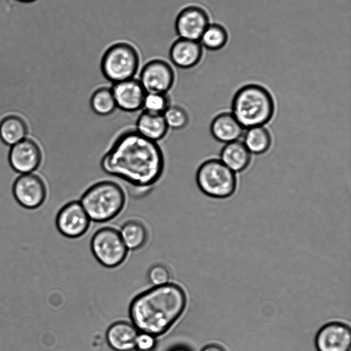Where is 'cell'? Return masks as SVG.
<instances>
[{"instance_id":"6da1fadb","label":"cell","mask_w":351,"mask_h":351,"mask_svg":"<svg viewBox=\"0 0 351 351\" xmlns=\"http://www.w3.org/2000/svg\"><path fill=\"white\" fill-rule=\"evenodd\" d=\"M100 167L106 174L134 187L149 188L161 178L165 158L157 142L130 130L117 137L102 156Z\"/></svg>"},{"instance_id":"7a4b0ae2","label":"cell","mask_w":351,"mask_h":351,"mask_svg":"<svg viewBox=\"0 0 351 351\" xmlns=\"http://www.w3.org/2000/svg\"><path fill=\"white\" fill-rule=\"evenodd\" d=\"M186 305V296L178 285L167 283L147 290L132 301L129 315L139 332L156 337L166 332L178 319Z\"/></svg>"},{"instance_id":"3957f363","label":"cell","mask_w":351,"mask_h":351,"mask_svg":"<svg viewBox=\"0 0 351 351\" xmlns=\"http://www.w3.org/2000/svg\"><path fill=\"white\" fill-rule=\"evenodd\" d=\"M232 114L243 128L263 126L272 119L275 102L264 86L249 84L241 87L232 101Z\"/></svg>"},{"instance_id":"277c9868","label":"cell","mask_w":351,"mask_h":351,"mask_svg":"<svg viewBox=\"0 0 351 351\" xmlns=\"http://www.w3.org/2000/svg\"><path fill=\"white\" fill-rule=\"evenodd\" d=\"M79 201L90 221L102 223L121 212L125 204V193L118 183L102 180L88 187Z\"/></svg>"},{"instance_id":"5b68a950","label":"cell","mask_w":351,"mask_h":351,"mask_svg":"<svg viewBox=\"0 0 351 351\" xmlns=\"http://www.w3.org/2000/svg\"><path fill=\"white\" fill-rule=\"evenodd\" d=\"M140 65L136 49L126 42H117L104 52L100 69L103 76L112 84L132 79Z\"/></svg>"},{"instance_id":"8992f818","label":"cell","mask_w":351,"mask_h":351,"mask_svg":"<svg viewBox=\"0 0 351 351\" xmlns=\"http://www.w3.org/2000/svg\"><path fill=\"white\" fill-rule=\"evenodd\" d=\"M195 179L199 190L213 198H228L234 193L237 186L235 173L220 159L203 162L197 170Z\"/></svg>"},{"instance_id":"52a82bcc","label":"cell","mask_w":351,"mask_h":351,"mask_svg":"<svg viewBox=\"0 0 351 351\" xmlns=\"http://www.w3.org/2000/svg\"><path fill=\"white\" fill-rule=\"evenodd\" d=\"M90 249L96 260L108 268L120 265L125 261L128 250L119 231L109 227L101 228L94 234Z\"/></svg>"},{"instance_id":"ba28073f","label":"cell","mask_w":351,"mask_h":351,"mask_svg":"<svg viewBox=\"0 0 351 351\" xmlns=\"http://www.w3.org/2000/svg\"><path fill=\"white\" fill-rule=\"evenodd\" d=\"M138 80L146 93H167L173 86L175 73L166 60L154 59L143 65Z\"/></svg>"},{"instance_id":"9c48e42d","label":"cell","mask_w":351,"mask_h":351,"mask_svg":"<svg viewBox=\"0 0 351 351\" xmlns=\"http://www.w3.org/2000/svg\"><path fill=\"white\" fill-rule=\"evenodd\" d=\"M12 191L16 202L27 210L38 208L47 197L45 184L34 173L20 174L13 184Z\"/></svg>"},{"instance_id":"30bf717a","label":"cell","mask_w":351,"mask_h":351,"mask_svg":"<svg viewBox=\"0 0 351 351\" xmlns=\"http://www.w3.org/2000/svg\"><path fill=\"white\" fill-rule=\"evenodd\" d=\"M56 226L64 237L75 239L88 230L90 219L80 201L72 200L64 204L57 212Z\"/></svg>"},{"instance_id":"8fae6325","label":"cell","mask_w":351,"mask_h":351,"mask_svg":"<svg viewBox=\"0 0 351 351\" xmlns=\"http://www.w3.org/2000/svg\"><path fill=\"white\" fill-rule=\"evenodd\" d=\"M208 25V15L202 8L189 5L177 14L174 28L178 38L199 41Z\"/></svg>"},{"instance_id":"7c38bea8","label":"cell","mask_w":351,"mask_h":351,"mask_svg":"<svg viewBox=\"0 0 351 351\" xmlns=\"http://www.w3.org/2000/svg\"><path fill=\"white\" fill-rule=\"evenodd\" d=\"M41 160L39 146L29 138L26 137L10 148L9 163L19 174L34 173L39 167Z\"/></svg>"},{"instance_id":"4fadbf2b","label":"cell","mask_w":351,"mask_h":351,"mask_svg":"<svg viewBox=\"0 0 351 351\" xmlns=\"http://www.w3.org/2000/svg\"><path fill=\"white\" fill-rule=\"evenodd\" d=\"M351 330L341 322H330L318 331L315 337L317 351H350Z\"/></svg>"},{"instance_id":"5bb4252c","label":"cell","mask_w":351,"mask_h":351,"mask_svg":"<svg viewBox=\"0 0 351 351\" xmlns=\"http://www.w3.org/2000/svg\"><path fill=\"white\" fill-rule=\"evenodd\" d=\"M111 90L117 108L127 112L143 109L146 92L138 80L132 78L114 83Z\"/></svg>"},{"instance_id":"9a60e30c","label":"cell","mask_w":351,"mask_h":351,"mask_svg":"<svg viewBox=\"0 0 351 351\" xmlns=\"http://www.w3.org/2000/svg\"><path fill=\"white\" fill-rule=\"evenodd\" d=\"M202 53V45L199 41L178 38L170 47L169 59L176 67L189 69L199 62Z\"/></svg>"},{"instance_id":"2e32d148","label":"cell","mask_w":351,"mask_h":351,"mask_svg":"<svg viewBox=\"0 0 351 351\" xmlns=\"http://www.w3.org/2000/svg\"><path fill=\"white\" fill-rule=\"evenodd\" d=\"M138 332L132 323L117 322L108 328L106 341L114 351H132Z\"/></svg>"},{"instance_id":"e0dca14e","label":"cell","mask_w":351,"mask_h":351,"mask_svg":"<svg viewBox=\"0 0 351 351\" xmlns=\"http://www.w3.org/2000/svg\"><path fill=\"white\" fill-rule=\"evenodd\" d=\"M243 129L233 114L228 112L215 116L210 126L213 137L224 143L238 141L243 134Z\"/></svg>"},{"instance_id":"ac0fdd59","label":"cell","mask_w":351,"mask_h":351,"mask_svg":"<svg viewBox=\"0 0 351 351\" xmlns=\"http://www.w3.org/2000/svg\"><path fill=\"white\" fill-rule=\"evenodd\" d=\"M168 130L162 114L143 110L136 121L135 130L143 137L154 142L162 140Z\"/></svg>"},{"instance_id":"d6986e66","label":"cell","mask_w":351,"mask_h":351,"mask_svg":"<svg viewBox=\"0 0 351 351\" xmlns=\"http://www.w3.org/2000/svg\"><path fill=\"white\" fill-rule=\"evenodd\" d=\"M219 156L220 160L234 173L245 170L252 160L251 153L239 141L226 143Z\"/></svg>"},{"instance_id":"ffe728a7","label":"cell","mask_w":351,"mask_h":351,"mask_svg":"<svg viewBox=\"0 0 351 351\" xmlns=\"http://www.w3.org/2000/svg\"><path fill=\"white\" fill-rule=\"evenodd\" d=\"M27 134V125L23 119L17 115H8L0 122V139L9 147L25 138Z\"/></svg>"},{"instance_id":"44dd1931","label":"cell","mask_w":351,"mask_h":351,"mask_svg":"<svg viewBox=\"0 0 351 351\" xmlns=\"http://www.w3.org/2000/svg\"><path fill=\"white\" fill-rule=\"evenodd\" d=\"M271 142L269 131L264 126H257L247 130L243 143L251 154L261 155L269 149Z\"/></svg>"},{"instance_id":"7402d4cb","label":"cell","mask_w":351,"mask_h":351,"mask_svg":"<svg viewBox=\"0 0 351 351\" xmlns=\"http://www.w3.org/2000/svg\"><path fill=\"white\" fill-rule=\"evenodd\" d=\"M119 232L128 250H136L141 248L147 239L145 227L142 223L135 220L125 223Z\"/></svg>"},{"instance_id":"603a6c76","label":"cell","mask_w":351,"mask_h":351,"mask_svg":"<svg viewBox=\"0 0 351 351\" xmlns=\"http://www.w3.org/2000/svg\"><path fill=\"white\" fill-rule=\"evenodd\" d=\"M90 106L97 115L108 116L117 108L111 88L100 87L96 89L90 98Z\"/></svg>"},{"instance_id":"cb8c5ba5","label":"cell","mask_w":351,"mask_h":351,"mask_svg":"<svg viewBox=\"0 0 351 351\" xmlns=\"http://www.w3.org/2000/svg\"><path fill=\"white\" fill-rule=\"evenodd\" d=\"M228 40L226 29L219 24H209L202 34L199 43L206 49L216 51L225 46Z\"/></svg>"},{"instance_id":"d4e9b609","label":"cell","mask_w":351,"mask_h":351,"mask_svg":"<svg viewBox=\"0 0 351 351\" xmlns=\"http://www.w3.org/2000/svg\"><path fill=\"white\" fill-rule=\"evenodd\" d=\"M162 115L168 128L173 130L184 129L189 122L186 110L178 105H171Z\"/></svg>"},{"instance_id":"484cf974","label":"cell","mask_w":351,"mask_h":351,"mask_svg":"<svg viewBox=\"0 0 351 351\" xmlns=\"http://www.w3.org/2000/svg\"><path fill=\"white\" fill-rule=\"evenodd\" d=\"M170 106L167 93H146L143 109L151 113L163 114Z\"/></svg>"},{"instance_id":"4316f807","label":"cell","mask_w":351,"mask_h":351,"mask_svg":"<svg viewBox=\"0 0 351 351\" xmlns=\"http://www.w3.org/2000/svg\"><path fill=\"white\" fill-rule=\"evenodd\" d=\"M148 278L154 287L162 286L169 283V271L164 265H155L149 269Z\"/></svg>"},{"instance_id":"83f0119b","label":"cell","mask_w":351,"mask_h":351,"mask_svg":"<svg viewBox=\"0 0 351 351\" xmlns=\"http://www.w3.org/2000/svg\"><path fill=\"white\" fill-rule=\"evenodd\" d=\"M156 346L155 336L145 332H138L135 340V349L137 351H153Z\"/></svg>"},{"instance_id":"f1b7e54d","label":"cell","mask_w":351,"mask_h":351,"mask_svg":"<svg viewBox=\"0 0 351 351\" xmlns=\"http://www.w3.org/2000/svg\"><path fill=\"white\" fill-rule=\"evenodd\" d=\"M201 351H226L222 347L216 344H210L205 346Z\"/></svg>"},{"instance_id":"f546056e","label":"cell","mask_w":351,"mask_h":351,"mask_svg":"<svg viewBox=\"0 0 351 351\" xmlns=\"http://www.w3.org/2000/svg\"><path fill=\"white\" fill-rule=\"evenodd\" d=\"M16 1H19L20 2H22V3H32V2H34L36 0H16Z\"/></svg>"},{"instance_id":"4dcf8cb0","label":"cell","mask_w":351,"mask_h":351,"mask_svg":"<svg viewBox=\"0 0 351 351\" xmlns=\"http://www.w3.org/2000/svg\"><path fill=\"white\" fill-rule=\"evenodd\" d=\"M171 351H189V350H186L185 348H178V349H174V350H173Z\"/></svg>"},{"instance_id":"1f68e13d","label":"cell","mask_w":351,"mask_h":351,"mask_svg":"<svg viewBox=\"0 0 351 351\" xmlns=\"http://www.w3.org/2000/svg\"><path fill=\"white\" fill-rule=\"evenodd\" d=\"M14 202H15V199H14V200L13 202H12L6 203V204H1V205H4V206H5V205H9V204H13V203H14Z\"/></svg>"}]
</instances>
